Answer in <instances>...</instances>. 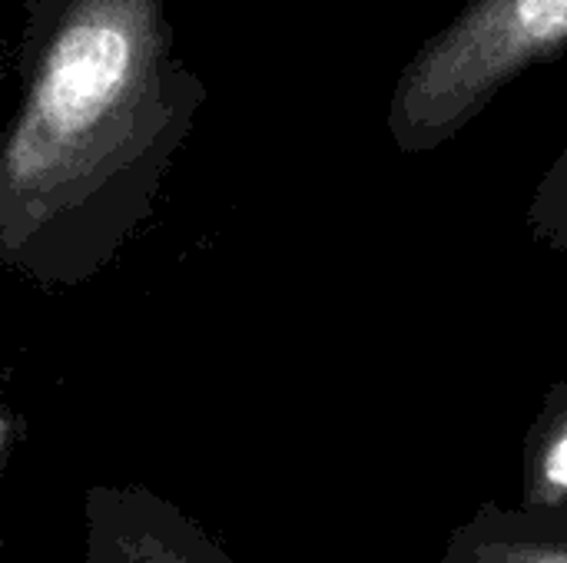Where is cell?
<instances>
[{"label":"cell","instance_id":"6da1fadb","mask_svg":"<svg viewBox=\"0 0 567 563\" xmlns=\"http://www.w3.org/2000/svg\"><path fill=\"white\" fill-rule=\"evenodd\" d=\"M206 93L166 0H27L0 129V265L40 289L113 265L153 222Z\"/></svg>","mask_w":567,"mask_h":563},{"label":"cell","instance_id":"7a4b0ae2","mask_svg":"<svg viewBox=\"0 0 567 563\" xmlns=\"http://www.w3.org/2000/svg\"><path fill=\"white\" fill-rule=\"evenodd\" d=\"M567 53V0H465L399 73L385 129L405 156L452 143L498 93Z\"/></svg>","mask_w":567,"mask_h":563},{"label":"cell","instance_id":"3957f363","mask_svg":"<svg viewBox=\"0 0 567 563\" xmlns=\"http://www.w3.org/2000/svg\"><path fill=\"white\" fill-rule=\"evenodd\" d=\"M86 563H233L183 508L146 484H93L83 494Z\"/></svg>","mask_w":567,"mask_h":563},{"label":"cell","instance_id":"277c9868","mask_svg":"<svg viewBox=\"0 0 567 563\" xmlns=\"http://www.w3.org/2000/svg\"><path fill=\"white\" fill-rule=\"evenodd\" d=\"M439 563H567V501L515 511L482 504L455 528Z\"/></svg>","mask_w":567,"mask_h":563},{"label":"cell","instance_id":"5b68a950","mask_svg":"<svg viewBox=\"0 0 567 563\" xmlns=\"http://www.w3.org/2000/svg\"><path fill=\"white\" fill-rule=\"evenodd\" d=\"M567 501V382H558L528 431L522 461V504L558 508Z\"/></svg>","mask_w":567,"mask_h":563},{"label":"cell","instance_id":"8992f818","mask_svg":"<svg viewBox=\"0 0 567 563\" xmlns=\"http://www.w3.org/2000/svg\"><path fill=\"white\" fill-rule=\"evenodd\" d=\"M525 222L538 246L551 252H567V143L535 186Z\"/></svg>","mask_w":567,"mask_h":563}]
</instances>
